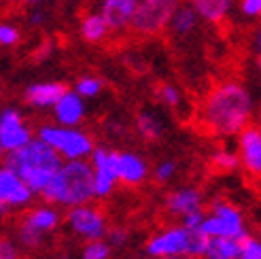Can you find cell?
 <instances>
[{
  "label": "cell",
  "instance_id": "60d3db41",
  "mask_svg": "<svg viewBox=\"0 0 261 259\" xmlns=\"http://www.w3.org/2000/svg\"><path fill=\"white\" fill-rule=\"evenodd\" d=\"M259 127H261V125H259Z\"/></svg>",
  "mask_w": 261,
  "mask_h": 259
},
{
  "label": "cell",
  "instance_id": "603a6c76",
  "mask_svg": "<svg viewBox=\"0 0 261 259\" xmlns=\"http://www.w3.org/2000/svg\"><path fill=\"white\" fill-rule=\"evenodd\" d=\"M136 130H138V134L145 140L153 142V140H158V138L164 136L166 121H164V117L158 111L147 109V111H140L136 115Z\"/></svg>",
  "mask_w": 261,
  "mask_h": 259
},
{
  "label": "cell",
  "instance_id": "8fae6325",
  "mask_svg": "<svg viewBox=\"0 0 261 259\" xmlns=\"http://www.w3.org/2000/svg\"><path fill=\"white\" fill-rule=\"evenodd\" d=\"M34 198L36 193L11 166H0V202L7 211H25Z\"/></svg>",
  "mask_w": 261,
  "mask_h": 259
},
{
  "label": "cell",
  "instance_id": "d6986e66",
  "mask_svg": "<svg viewBox=\"0 0 261 259\" xmlns=\"http://www.w3.org/2000/svg\"><path fill=\"white\" fill-rule=\"evenodd\" d=\"M240 249H242V240L238 238L208 236L200 259H238Z\"/></svg>",
  "mask_w": 261,
  "mask_h": 259
},
{
  "label": "cell",
  "instance_id": "ab89813d",
  "mask_svg": "<svg viewBox=\"0 0 261 259\" xmlns=\"http://www.w3.org/2000/svg\"><path fill=\"white\" fill-rule=\"evenodd\" d=\"M0 3H9V0H0Z\"/></svg>",
  "mask_w": 261,
  "mask_h": 259
},
{
  "label": "cell",
  "instance_id": "7c38bea8",
  "mask_svg": "<svg viewBox=\"0 0 261 259\" xmlns=\"http://www.w3.org/2000/svg\"><path fill=\"white\" fill-rule=\"evenodd\" d=\"M87 160L91 164V172H94V198L98 200L111 198L115 187L119 185L115 176V151L96 147Z\"/></svg>",
  "mask_w": 261,
  "mask_h": 259
},
{
  "label": "cell",
  "instance_id": "30bf717a",
  "mask_svg": "<svg viewBox=\"0 0 261 259\" xmlns=\"http://www.w3.org/2000/svg\"><path fill=\"white\" fill-rule=\"evenodd\" d=\"M32 127L15 107L0 109V153L9 155L32 138Z\"/></svg>",
  "mask_w": 261,
  "mask_h": 259
},
{
  "label": "cell",
  "instance_id": "9c48e42d",
  "mask_svg": "<svg viewBox=\"0 0 261 259\" xmlns=\"http://www.w3.org/2000/svg\"><path fill=\"white\" fill-rule=\"evenodd\" d=\"M180 3L182 0H138L129 30L138 36H155L164 32Z\"/></svg>",
  "mask_w": 261,
  "mask_h": 259
},
{
  "label": "cell",
  "instance_id": "7a4b0ae2",
  "mask_svg": "<svg viewBox=\"0 0 261 259\" xmlns=\"http://www.w3.org/2000/svg\"><path fill=\"white\" fill-rule=\"evenodd\" d=\"M41 198L58 209H72L94 202V172L89 160H64L58 172L51 176Z\"/></svg>",
  "mask_w": 261,
  "mask_h": 259
},
{
  "label": "cell",
  "instance_id": "4dcf8cb0",
  "mask_svg": "<svg viewBox=\"0 0 261 259\" xmlns=\"http://www.w3.org/2000/svg\"><path fill=\"white\" fill-rule=\"evenodd\" d=\"M107 240H109V244L113 249H121L129 242V231L125 227H109Z\"/></svg>",
  "mask_w": 261,
  "mask_h": 259
},
{
  "label": "cell",
  "instance_id": "277c9868",
  "mask_svg": "<svg viewBox=\"0 0 261 259\" xmlns=\"http://www.w3.org/2000/svg\"><path fill=\"white\" fill-rule=\"evenodd\" d=\"M206 238L200 229H189L174 221L160 227L147 238L145 253L149 259H166L174 255H195L200 257L206 244Z\"/></svg>",
  "mask_w": 261,
  "mask_h": 259
},
{
  "label": "cell",
  "instance_id": "f546056e",
  "mask_svg": "<svg viewBox=\"0 0 261 259\" xmlns=\"http://www.w3.org/2000/svg\"><path fill=\"white\" fill-rule=\"evenodd\" d=\"M238 259H261V238H253L251 234L242 240V249Z\"/></svg>",
  "mask_w": 261,
  "mask_h": 259
},
{
  "label": "cell",
  "instance_id": "9a60e30c",
  "mask_svg": "<svg viewBox=\"0 0 261 259\" xmlns=\"http://www.w3.org/2000/svg\"><path fill=\"white\" fill-rule=\"evenodd\" d=\"M115 176L117 183L127 187H138L151 176V168L140 153L115 151Z\"/></svg>",
  "mask_w": 261,
  "mask_h": 259
},
{
  "label": "cell",
  "instance_id": "52a82bcc",
  "mask_svg": "<svg viewBox=\"0 0 261 259\" xmlns=\"http://www.w3.org/2000/svg\"><path fill=\"white\" fill-rule=\"evenodd\" d=\"M200 231L204 236L244 240L249 236V223H246V215L238 204H233L231 200H215L211 209L204 211Z\"/></svg>",
  "mask_w": 261,
  "mask_h": 259
},
{
  "label": "cell",
  "instance_id": "ffe728a7",
  "mask_svg": "<svg viewBox=\"0 0 261 259\" xmlns=\"http://www.w3.org/2000/svg\"><path fill=\"white\" fill-rule=\"evenodd\" d=\"M198 13V17L206 23H221L229 17L233 0H187Z\"/></svg>",
  "mask_w": 261,
  "mask_h": 259
},
{
  "label": "cell",
  "instance_id": "2e32d148",
  "mask_svg": "<svg viewBox=\"0 0 261 259\" xmlns=\"http://www.w3.org/2000/svg\"><path fill=\"white\" fill-rule=\"evenodd\" d=\"M51 113H54V119L60 125H81L85 115H87V107L85 100L74 92V89H66L54 107H51Z\"/></svg>",
  "mask_w": 261,
  "mask_h": 259
},
{
  "label": "cell",
  "instance_id": "44dd1931",
  "mask_svg": "<svg viewBox=\"0 0 261 259\" xmlns=\"http://www.w3.org/2000/svg\"><path fill=\"white\" fill-rule=\"evenodd\" d=\"M79 34L85 43L89 45H98V43H104L111 34V28L109 23L104 21V17L100 15V11H91L81 19L79 23Z\"/></svg>",
  "mask_w": 261,
  "mask_h": 259
},
{
  "label": "cell",
  "instance_id": "ac0fdd59",
  "mask_svg": "<svg viewBox=\"0 0 261 259\" xmlns=\"http://www.w3.org/2000/svg\"><path fill=\"white\" fill-rule=\"evenodd\" d=\"M138 0H102L100 15L109 23L111 32H123L129 28Z\"/></svg>",
  "mask_w": 261,
  "mask_h": 259
},
{
  "label": "cell",
  "instance_id": "e575fe53",
  "mask_svg": "<svg viewBox=\"0 0 261 259\" xmlns=\"http://www.w3.org/2000/svg\"><path fill=\"white\" fill-rule=\"evenodd\" d=\"M30 25H36V28H38V25H43L45 21H47V15H45V11H41V9H36V11H32L30 13Z\"/></svg>",
  "mask_w": 261,
  "mask_h": 259
},
{
  "label": "cell",
  "instance_id": "836d02e7",
  "mask_svg": "<svg viewBox=\"0 0 261 259\" xmlns=\"http://www.w3.org/2000/svg\"><path fill=\"white\" fill-rule=\"evenodd\" d=\"M253 51H255V64L261 70V23L257 25V30L253 34Z\"/></svg>",
  "mask_w": 261,
  "mask_h": 259
},
{
  "label": "cell",
  "instance_id": "ba28073f",
  "mask_svg": "<svg viewBox=\"0 0 261 259\" xmlns=\"http://www.w3.org/2000/svg\"><path fill=\"white\" fill-rule=\"evenodd\" d=\"M64 223H66V229L74 238H79L83 242L107 238V231L111 227L109 217L94 202H85L79 206H72V209H66Z\"/></svg>",
  "mask_w": 261,
  "mask_h": 259
},
{
  "label": "cell",
  "instance_id": "8d00e7d4",
  "mask_svg": "<svg viewBox=\"0 0 261 259\" xmlns=\"http://www.w3.org/2000/svg\"><path fill=\"white\" fill-rule=\"evenodd\" d=\"M23 5H30V7H36L38 3H41V0H21Z\"/></svg>",
  "mask_w": 261,
  "mask_h": 259
},
{
  "label": "cell",
  "instance_id": "1f68e13d",
  "mask_svg": "<svg viewBox=\"0 0 261 259\" xmlns=\"http://www.w3.org/2000/svg\"><path fill=\"white\" fill-rule=\"evenodd\" d=\"M19 257H21V251L17 240L0 236V259H19Z\"/></svg>",
  "mask_w": 261,
  "mask_h": 259
},
{
  "label": "cell",
  "instance_id": "4316f807",
  "mask_svg": "<svg viewBox=\"0 0 261 259\" xmlns=\"http://www.w3.org/2000/svg\"><path fill=\"white\" fill-rule=\"evenodd\" d=\"M178 174V164L174 160H162L153 166V180L155 183H160V185H168V183H172V180L176 178Z\"/></svg>",
  "mask_w": 261,
  "mask_h": 259
},
{
  "label": "cell",
  "instance_id": "cb8c5ba5",
  "mask_svg": "<svg viewBox=\"0 0 261 259\" xmlns=\"http://www.w3.org/2000/svg\"><path fill=\"white\" fill-rule=\"evenodd\" d=\"M213 166L217 168L219 172H233L240 168V158H238V151L233 149H227V147H221L213 153L211 158Z\"/></svg>",
  "mask_w": 261,
  "mask_h": 259
},
{
  "label": "cell",
  "instance_id": "6da1fadb",
  "mask_svg": "<svg viewBox=\"0 0 261 259\" xmlns=\"http://www.w3.org/2000/svg\"><path fill=\"white\" fill-rule=\"evenodd\" d=\"M255 98L242 81L225 79L204 94L198 107V125L208 136L231 138L253 121Z\"/></svg>",
  "mask_w": 261,
  "mask_h": 259
},
{
  "label": "cell",
  "instance_id": "83f0119b",
  "mask_svg": "<svg viewBox=\"0 0 261 259\" xmlns=\"http://www.w3.org/2000/svg\"><path fill=\"white\" fill-rule=\"evenodd\" d=\"M158 100L166 109H180L182 107V92L172 83H164L158 87Z\"/></svg>",
  "mask_w": 261,
  "mask_h": 259
},
{
  "label": "cell",
  "instance_id": "e0dca14e",
  "mask_svg": "<svg viewBox=\"0 0 261 259\" xmlns=\"http://www.w3.org/2000/svg\"><path fill=\"white\" fill-rule=\"evenodd\" d=\"M64 92H66V85L60 81H38L23 89V100L36 111H51Z\"/></svg>",
  "mask_w": 261,
  "mask_h": 259
},
{
  "label": "cell",
  "instance_id": "8992f818",
  "mask_svg": "<svg viewBox=\"0 0 261 259\" xmlns=\"http://www.w3.org/2000/svg\"><path fill=\"white\" fill-rule=\"evenodd\" d=\"M38 138L45 140L62 160H87L91 151L96 149V142L79 125H60V123H45L38 127Z\"/></svg>",
  "mask_w": 261,
  "mask_h": 259
},
{
  "label": "cell",
  "instance_id": "d6a6232c",
  "mask_svg": "<svg viewBox=\"0 0 261 259\" xmlns=\"http://www.w3.org/2000/svg\"><path fill=\"white\" fill-rule=\"evenodd\" d=\"M238 9L246 19H261V0H240Z\"/></svg>",
  "mask_w": 261,
  "mask_h": 259
},
{
  "label": "cell",
  "instance_id": "f35d334b",
  "mask_svg": "<svg viewBox=\"0 0 261 259\" xmlns=\"http://www.w3.org/2000/svg\"><path fill=\"white\" fill-rule=\"evenodd\" d=\"M3 94H5V87H3V83H0V98H3Z\"/></svg>",
  "mask_w": 261,
  "mask_h": 259
},
{
  "label": "cell",
  "instance_id": "7402d4cb",
  "mask_svg": "<svg viewBox=\"0 0 261 259\" xmlns=\"http://www.w3.org/2000/svg\"><path fill=\"white\" fill-rule=\"evenodd\" d=\"M198 23H200V17H198V13L193 11V7L189 3H180L174 9L170 21H168V30L174 36H189L198 28Z\"/></svg>",
  "mask_w": 261,
  "mask_h": 259
},
{
  "label": "cell",
  "instance_id": "4fadbf2b",
  "mask_svg": "<svg viewBox=\"0 0 261 259\" xmlns=\"http://www.w3.org/2000/svg\"><path fill=\"white\" fill-rule=\"evenodd\" d=\"M164 211H166V215L170 219L180 221L182 217H187L191 213L204 211V193H202V189L193 187V185L174 187V189H170L166 193Z\"/></svg>",
  "mask_w": 261,
  "mask_h": 259
},
{
  "label": "cell",
  "instance_id": "f1b7e54d",
  "mask_svg": "<svg viewBox=\"0 0 261 259\" xmlns=\"http://www.w3.org/2000/svg\"><path fill=\"white\" fill-rule=\"evenodd\" d=\"M19 41H21V32L17 25L7 23V21L0 23V47H7V49L15 47Z\"/></svg>",
  "mask_w": 261,
  "mask_h": 259
},
{
  "label": "cell",
  "instance_id": "74e56055",
  "mask_svg": "<svg viewBox=\"0 0 261 259\" xmlns=\"http://www.w3.org/2000/svg\"><path fill=\"white\" fill-rule=\"evenodd\" d=\"M5 213H7V209H5V204H3V202H0V219H3V217H5Z\"/></svg>",
  "mask_w": 261,
  "mask_h": 259
},
{
  "label": "cell",
  "instance_id": "d590c367",
  "mask_svg": "<svg viewBox=\"0 0 261 259\" xmlns=\"http://www.w3.org/2000/svg\"><path fill=\"white\" fill-rule=\"evenodd\" d=\"M166 259H200L195 255H174V257H166Z\"/></svg>",
  "mask_w": 261,
  "mask_h": 259
},
{
  "label": "cell",
  "instance_id": "5bb4252c",
  "mask_svg": "<svg viewBox=\"0 0 261 259\" xmlns=\"http://www.w3.org/2000/svg\"><path fill=\"white\" fill-rule=\"evenodd\" d=\"M236 151L240 158V168L255 178H261V127L249 123L236 134Z\"/></svg>",
  "mask_w": 261,
  "mask_h": 259
},
{
  "label": "cell",
  "instance_id": "3957f363",
  "mask_svg": "<svg viewBox=\"0 0 261 259\" xmlns=\"http://www.w3.org/2000/svg\"><path fill=\"white\" fill-rule=\"evenodd\" d=\"M62 162L64 160L45 140H41L38 136H32L23 147L9 153L5 164L11 166L28 183V187L36 196H41V191L47 187L51 176L58 172Z\"/></svg>",
  "mask_w": 261,
  "mask_h": 259
},
{
  "label": "cell",
  "instance_id": "d4e9b609",
  "mask_svg": "<svg viewBox=\"0 0 261 259\" xmlns=\"http://www.w3.org/2000/svg\"><path fill=\"white\" fill-rule=\"evenodd\" d=\"M104 89V81L100 76H94V74H85L81 79H76L74 83V92L79 94L83 100H89V98H98Z\"/></svg>",
  "mask_w": 261,
  "mask_h": 259
},
{
  "label": "cell",
  "instance_id": "5b68a950",
  "mask_svg": "<svg viewBox=\"0 0 261 259\" xmlns=\"http://www.w3.org/2000/svg\"><path fill=\"white\" fill-rule=\"evenodd\" d=\"M64 217L60 213L58 206L54 204H36V206H28L23 213V217L17 223V244L23 249H38L43 247L45 240L58 231V227L62 225Z\"/></svg>",
  "mask_w": 261,
  "mask_h": 259
},
{
  "label": "cell",
  "instance_id": "484cf974",
  "mask_svg": "<svg viewBox=\"0 0 261 259\" xmlns=\"http://www.w3.org/2000/svg\"><path fill=\"white\" fill-rule=\"evenodd\" d=\"M111 255H113V247L107 238L87 240L81 249V259H111Z\"/></svg>",
  "mask_w": 261,
  "mask_h": 259
}]
</instances>
